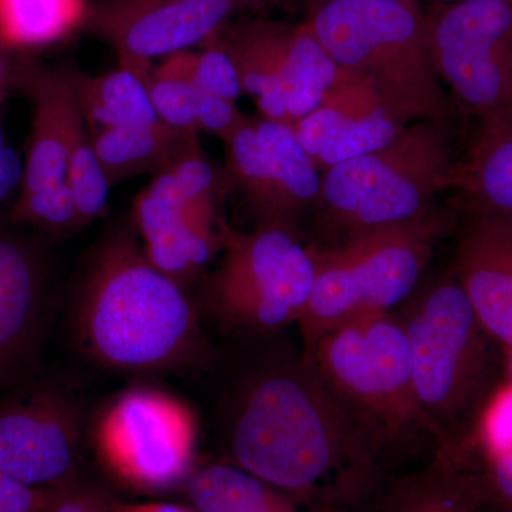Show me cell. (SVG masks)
I'll return each mask as SVG.
<instances>
[{"label": "cell", "mask_w": 512, "mask_h": 512, "mask_svg": "<svg viewBox=\"0 0 512 512\" xmlns=\"http://www.w3.org/2000/svg\"><path fill=\"white\" fill-rule=\"evenodd\" d=\"M235 466L313 512H353L386 491L383 456L301 355L242 386L229 424Z\"/></svg>", "instance_id": "6da1fadb"}, {"label": "cell", "mask_w": 512, "mask_h": 512, "mask_svg": "<svg viewBox=\"0 0 512 512\" xmlns=\"http://www.w3.org/2000/svg\"><path fill=\"white\" fill-rule=\"evenodd\" d=\"M76 318L84 350L114 369H171L200 355L190 299L180 282L148 261L131 229H116L101 242Z\"/></svg>", "instance_id": "7a4b0ae2"}, {"label": "cell", "mask_w": 512, "mask_h": 512, "mask_svg": "<svg viewBox=\"0 0 512 512\" xmlns=\"http://www.w3.org/2000/svg\"><path fill=\"white\" fill-rule=\"evenodd\" d=\"M305 20L329 56L369 84L407 123L447 120V94L431 60L416 2L320 0Z\"/></svg>", "instance_id": "3957f363"}, {"label": "cell", "mask_w": 512, "mask_h": 512, "mask_svg": "<svg viewBox=\"0 0 512 512\" xmlns=\"http://www.w3.org/2000/svg\"><path fill=\"white\" fill-rule=\"evenodd\" d=\"M447 120L410 123L392 143L328 168L315 225L333 244L370 229L416 220L456 184Z\"/></svg>", "instance_id": "277c9868"}, {"label": "cell", "mask_w": 512, "mask_h": 512, "mask_svg": "<svg viewBox=\"0 0 512 512\" xmlns=\"http://www.w3.org/2000/svg\"><path fill=\"white\" fill-rule=\"evenodd\" d=\"M447 227L446 215L434 208L416 220L370 229L320 251L311 249L315 284L298 320L302 355L343 323L390 312L406 301Z\"/></svg>", "instance_id": "5b68a950"}, {"label": "cell", "mask_w": 512, "mask_h": 512, "mask_svg": "<svg viewBox=\"0 0 512 512\" xmlns=\"http://www.w3.org/2000/svg\"><path fill=\"white\" fill-rule=\"evenodd\" d=\"M301 356L382 456L390 444L414 433L437 441L417 399L409 343L397 316L384 312L349 320Z\"/></svg>", "instance_id": "8992f818"}, {"label": "cell", "mask_w": 512, "mask_h": 512, "mask_svg": "<svg viewBox=\"0 0 512 512\" xmlns=\"http://www.w3.org/2000/svg\"><path fill=\"white\" fill-rule=\"evenodd\" d=\"M402 320L421 410L440 444L474 409L488 369V333L453 275L417 293Z\"/></svg>", "instance_id": "52a82bcc"}, {"label": "cell", "mask_w": 512, "mask_h": 512, "mask_svg": "<svg viewBox=\"0 0 512 512\" xmlns=\"http://www.w3.org/2000/svg\"><path fill=\"white\" fill-rule=\"evenodd\" d=\"M220 266L208 286L212 308L231 325L271 332L298 322L315 284V261L295 234L221 225Z\"/></svg>", "instance_id": "ba28073f"}, {"label": "cell", "mask_w": 512, "mask_h": 512, "mask_svg": "<svg viewBox=\"0 0 512 512\" xmlns=\"http://www.w3.org/2000/svg\"><path fill=\"white\" fill-rule=\"evenodd\" d=\"M211 40L231 57L264 119L289 126L318 109L342 72L306 22H228Z\"/></svg>", "instance_id": "9c48e42d"}, {"label": "cell", "mask_w": 512, "mask_h": 512, "mask_svg": "<svg viewBox=\"0 0 512 512\" xmlns=\"http://www.w3.org/2000/svg\"><path fill=\"white\" fill-rule=\"evenodd\" d=\"M441 83L484 127L512 117V0L440 3L426 15Z\"/></svg>", "instance_id": "30bf717a"}, {"label": "cell", "mask_w": 512, "mask_h": 512, "mask_svg": "<svg viewBox=\"0 0 512 512\" xmlns=\"http://www.w3.org/2000/svg\"><path fill=\"white\" fill-rule=\"evenodd\" d=\"M195 439L191 410L154 389L121 394L96 431L104 463L127 483L151 490L173 487L188 476Z\"/></svg>", "instance_id": "8fae6325"}, {"label": "cell", "mask_w": 512, "mask_h": 512, "mask_svg": "<svg viewBox=\"0 0 512 512\" xmlns=\"http://www.w3.org/2000/svg\"><path fill=\"white\" fill-rule=\"evenodd\" d=\"M227 170L256 227L286 229L315 214L320 197L318 168L281 121H245L227 143Z\"/></svg>", "instance_id": "7c38bea8"}, {"label": "cell", "mask_w": 512, "mask_h": 512, "mask_svg": "<svg viewBox=\"0 0 512 512\" xmlns=\"http://www.w3.org/2000/svg\"><path fill=\"white\" fill-rule=\"evenodd\" d=\"M237 8L235 0H96L86 23L119 66L146 77L154 59L204 46Z\"/></svg>", "instance_id": "4fadbf2b"}, {"label": "cell", "mask_w": 512, "mask_h": 512, "mask_svg": "<svg viewBox=\"0 0 512 512\" xmlns=\"http://www.w3.org/2000/svg\"><path fill=\"white\" fill-rule=\"evenodd\" d=\"M77 457L76 413L59 394L36 390L0 403V471L47 490L72 480Z\"/></svg>", "instance_id": "5bb4252c"}, {"label": "cell", "mask_w": 512, "mask_h": 512, "mask_svg": "<svg viewBox=\"0 0 512 512\" xmlns=\"http://www.w3.org/2000/svg\"><path fill=\"white\" fill-rule=\"evenodd\" d=\"M409 124L369 84L342 70L318 109L292 127L316 168L328 170L386 147Z\"/></svg>", "instance_id": "9a60e30c"}, {"label": "cell", "mask_w": 512, "mask_h": 512, "mask_svg": "<svg viewBox=\"0 0 512 512\" xmlns=\"http://www.w3.org/2000/svg\"><path fill=\"white\" fill-rule=\"evenodd\" d=\"M47 291L42 249L16 225L0 224V393L22 376L42 342Z\"/></svg>", "instance_id": "2e32d148"}, {"label": "cell", "mask_w": 512, "mask_h": 512, "mask_svg": "<svg viewBox=\"0 0 512 512\" xmlns=\"http://www.w3.org/2000/svg\"><path fill=\"white\" fill-rule=\"evenodd\" d=\"M453 276L485 332L512 346V217L471 207L458 234Z\"/></svg>", "instance_id": "e0dca14e"}, {"label": "cell", "mask_w": 512, "mask_h": 512, "mask_svg": "<svg viewBox=\"0 0 512 512\" xmlns=\"http://www.w3.org/2000/svg\"><path fill=\"white\" fill-rule=\"evenodd\" d=\"M19 92L32 104L22 191L64 183L74 141L84 128L72 67H47L36 60L20 79Z\"/></svg>", "instance_id": "ac0fdd59"}, {"label": "cell", "mask_w": 512, "mask_h": 512, "mask_svg": "<svg viewBox=\"0 0 512 512\" xmlns=\"http://www.w3.org/2000/svg\"><path fill=\"white\" fill-rule=\"evenodd\" d=\"M134 222L148 261L180 284L197 275L221 248L217 222L181 201L167 170L138 194Z\"/></svg>", "instance_id": "d6986e66"}, {"label": "cell", "mask_w": 512, "mask_h": 512, "mask_svg": "<svg viewBox=\"0 0 512 512\" xmlns=\"http://www.w3.org/2000/svg\"><path fill=\"white\" fill-rule=\"evenodd\" d=\"M488 490L457 444H440L426 466L387 485L380 512H480Z\"/></svg>", "instance_id": "ffe728a7"}, {"label": "cell", "mask_w": 512, "mask_h": 512, "mask_svg": "<svg viewBox=\"0 0 512 512\" xmlns=\"http://www.w3.org/2000/svg\"><path fill=\"white\" fill-rule=\"evenodd\" d=\"M198 133L158 121L146 126L107 128L93 134V146L111 187L128 178L163 173L180 158L201 150Z\"/></svg>", "instance_id": "44dd1931"}, {"label": "cell", "mask_w": 512, "mask_h": 512, "mask_svg": "<svg viewBox=\"0 0 512 512\" xmlns=\"http://www.w3.org/2000/svg\"><path fill=\"white\" fill-rule=\"evenodd\" d=\"M77 97L86 126L94 134L107 128L146 126L158 123L146 79L119 66L99 76L74 69Z\"/></svg>", "instance_id": "7402d4cb"}, {"label": "cell", "mask_w": 512, "mask_h": 512, "mask_svg": "<svg viewBox=\"0 0 512 512\" xmlns=\"http://www.w3.org/2000/svg\"><path fill=\"white\" fill-rule=\"evenodd\" d=\"M195 512H306L291 497L235 464H211L187 478Z\"/></svg>", "instance_id": "603a6c76"}, {"label": "cell", "mask_w": 512, "mask_h": 512, "mask_svg": "<svg viewBox=\"0 0 512 512\" xmlns=\"http://www.w3.org/2000/svg\"><path fill=\"white\" fill-rule=\"evenodd\" d=\"M86 0H0V43L32 53L55 45L86 23Z\"/></svg>", "instance_id": "cb8c5ba5"}, {"label": "cell", "mask_w": 512, "mask_h": 512, "mask_svg": "<svg viewBox=\"0 0 512 512\" xmlns=\"http://www.w3.org/2000/svg\"><path fill=\"white\" fill-rule=\"evenodd\" d=\"M454 185L470 195L473 207L512 217V117L484 127Z\"/></svg>", "instance_id": "d4e9b609"}, {"label": "cell", "mask_w": 512, "mask_h": 512, "mask_svg": "<svg viewBox=\"0 0 512 512\" xmlns=\"http://www.w3.org/2000/svg\"><path fill=\"white\" fill-rule=\"evenodd\" d=\"M66 183L76 202L79 228L87 227L103 217L109 205L111 185L87 127L74 141L67 165Z\"/></svg>", "instance_id": "484cf974"}, {"label": "cell", "mask_w": 512, "mask_h": 512, "mask_svg": "<svg viewBox=\"0 0 512 512\" xmlns=\"http://www.w3.org/2000/svg\"><path fill=\"white\" fill-rule=\"evenodd\" d=\"M6 222L16 227L29 225L50 234H66L80 229L76 202L66 181L20 192L8 211Z\"/></svg>", "instance_id": "4316f807"}, {"label": "cell", "mask_w": 512, "mask_h": 512, "mask_svg": "<svg viewBox=\"0 0 512 512\" xmlns=\"http://www.w3.org/2000/svg\"><path fill=\"white\" fill-rule=\"evenodd\" d=\"M148 94L158 120L177 130L198 133V90L188 80L160 72L153 67L146 76Z\"/></svg>", "instance_id": "83f0119b"}, {"label": "cell", "mask_w": 512, "mask_h": 512, "mask_svg": "<svg viewBox=\"0 0 512 512\" xmlns=\"http://www.w3.org/2000/svg\"><path fill=\"white\" fill-rule=\"evenodd\" d=\"M195 116L198 130L215 134L224 143H227L232 134L248 120L239 113L235 101L201 92H198Z\"/></svg>", "instance_id": "f1b7e54d"}, {"label": "cell", "mask_w": 512, "mask_h": 512, "mask_svg": "<svg viewBox=\"0 0 512 512\" xmlns=\"http://www.w3.org/2000/svg\"><path fill=\"white\" fill-rule=\"evenodd\" d=\"M46 491L45 512H110V504L74 478Z\"/></svg>", "instance_id": "f546056e"}, {"label": "cell", "mask_w": 512, "mask_h": 512, "mask_svg": "<svg viewBox=\"0 0 512 512\" xmlns=\"http://www.w3.org/2000/svg\"><path fill=\"white\" fill-rule=\"evenodd\" d=\"M485 441L491 458L512 453V389L501 394L488 412Z\"/></svg>", "instance_id": "4dcf8cb0"}, {"label": "cell", "mask_w": 512, "mask_h": 512, "mask_svg": "<svg viewBox=\"0 0 512 512\" xmlns=\"http://www.w3.org/2000/svg\"><path fill=\"white\" fill-rule=\"evenodd\" d=\"M47 491L0 471V512H45Z\"/></svg>", "instance_id": "1f68e13d"}, {"label": "cell", "mask_w": 512, "mask_h": 512, "mask_svg": "<svg viewBox=\"0 0 512 512\" xmlns=\"http://www.w3.org/2000/svg\"><path fill=\"white\" fill-rule=\"evenodd\" d=\"M25 160L15 148H0V211L12 208L18 200L23 185Z\"/></svg>", "instance_id": "d6a6232c"}, {"label": "cell", "mask_w": 512, "mask_h": 512, "mask_svg": "<svg viewBox=\"0 0 512 512\" xmlns=\"http://www.w3.org/2000/svg\"><path fill=\"white\" fill-rule=\"evenodd\" d=\"M33 60L30 53L9 49L0 43V94L9 96L13 90H18L20 79Z\"/></svg>", "instance_id": "836d02e7"}, {"label": "cell", "mask_w": 512, "mask_h": 512, "mask_svg": "<svg viewBox=\"0 0 512 512\" xmlns=\"http://www.w3.org/2000/svg\"><path fill=\"white\" fill-rule=\"evenodd\" d=\"M488 487L512 507V453L491 458Z\"/></svg>", "instance_id": "e575fe53"}, {"label": "cell", "mask_w": 512, "mask_h": 512, "mask_svg": "<svg viewBox=\"0 0 512 512\" xmlns=\"http://www.w3.org/2000/svg\"><path fill=\"white\" fill-rule=\"evenodd\" d=\"M110 512H195L188 508L180 507L174 504H138V505H121L110 504Z\"/></svg>", "instance_id": "d590c367"}, {"label": "cell", "mask_w": 512, "mask_h": 512, "mask_svg": "<svg viewBox=\"0 0 512 512\" xmlns=\"http://www.w3.org/2000/svg\"><path fill=\"white\" fill-rule=\"evenodd\" d=\"M281 2H286V0H235L238 6H266Z\"/></svg>", "instance_id": "8d00e7d4"}, {"label": "cell", "mask_w": 512, "mask_h": 512, "mask_svg": "<svg viewBox=\"0 0 512 512\" xmlns=\"http://www.w3.org/2000/svg\"><path fill=\"white\" fill-rule=\"evenodd\" d=\"M6 146L5 131H3L2 124H0V148Z\"/></svg>", "instance_id": "74e56055"}, {"label": "cell", "mask_w": 512, "mask_h": 512, "mask_svg": "<svg viewBox=\"0 0 512 512\" xmlns=\"http://www.w3.org/2000/svg\"><path fill=\"white\" fill-rule=\"evenodd\" d=\"M9 96L6 94H0V113H2L3 106H5L6 100H8Z\"/></svg>", "instance_id": "f35d334b"}, {"label": "cell", "mask_w": 512, "mask_h": 512, "mask_svg": "<svg viewBox=\"0 0 512 512\" xmlns=\"http://www.w3.org/2000/svg\"><path fill=\"white\" fill-rule=\"evenodd\" d=\"M311 2H320V0H306V3ZM389 2H406V3H413L416 2V0H389Z\"/></svg>", "instance_id": "ab89813d"}, {"label": "cell", "mask_w": 512, "mask_h": 512, "mask_svg": "<svg viewBox=\"0 0 512 512\" xmlns=\"http://www.w3.org/2000/svg\"><path fill=\"white\" fill-rule=\"evenodd\" d=\"M440 3H457V2H467V0H439Z\"/></svg>", "instance_id": "60d3db41"}, {"label": "cell", "mask_w": 512, "mask_h": 512, "mask_svg": "<svg viewBox=\"0 0 512 512\" xmlns=\"http://www.w3.org/2000/svg\"><path fill=\"white\" fill-rule=\"evenodd\" d=\"M510 512H512V507H511V510H510Z\"/></svg>", "instance_id": "b9f144b4"}]
</instances>
